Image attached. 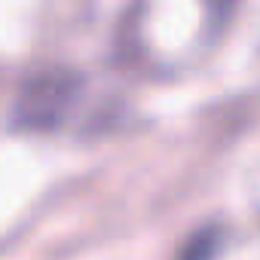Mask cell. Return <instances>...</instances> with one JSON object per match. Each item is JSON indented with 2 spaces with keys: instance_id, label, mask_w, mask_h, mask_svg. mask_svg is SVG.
<instances>
[{
  "instance_id": "obj_1",
  "label": "cell",
  "mask_w": 260,
  "mask_h": 260,
  "mask_svg": "<svg viewBox=\"0 0 260 260\" xmlns=\"http://www.w3.org/2000/svg\"><path fill=\"white\" fill-rule=\"evenodd\" d=\"M74 95V80L64 74H43L40 80L28 83L19 104H16V119L25 128H52Z\"/></svg>"
},
{
  "instance_id": "obj_2",
  "label": "cell",
  "mask_w": 260,
  "mask_h": 260,
  "mask_svg": "<svg viewBox=\"0 0 260 260\" xmlns=\"http://www.w3.org/2000/svg\"><path fill=\"white\" fill-rule=\"evenodd\" d=\"M211 251H214V233H202V236H196V239L184 248L181 260H208Z\"/></svg>"
},
{
  "instance_id": "obj_3",
  "label": "cell",
  "mask_w": 260,
  "mask_h": 260,
  "mask_svg": "<svg viewBox=\"0 0 260 260\" xmlns=\"http://www.w3.org/2000/svg\"><path fill=\"white\" fill-rule=\"evenodd\" d=\"M205 4H208V10H211V16H214V19H223V16H230V13H233L236 0H205Z\"/></svg>"
}]
</instances>
